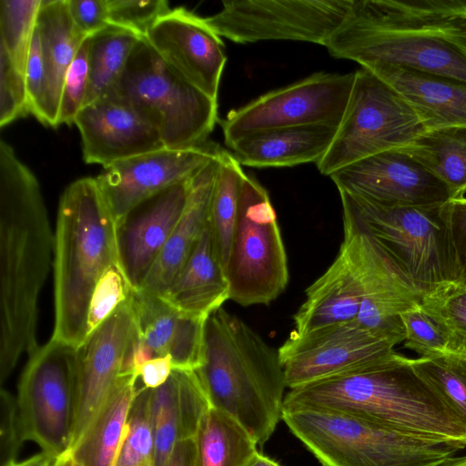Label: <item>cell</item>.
Listing matches in <instances>:
<instances>
[{
    "mask_svg": "<svg viewBox=\"0 0 466 466\" xmlns=\"http://www.w3.org/2000/svg\"><path fill=\"white\" fill-rule=\"evenodd\" d=\"M338 126L309 125L268 129L248 135L228 146L242 166L293 167L317 163L329 149Z\"/></svg>",
    "mask_w": 466,
    "mask_h": 466,
    "instance_id": "484cf974",
    "label": "cell"
},
{
    "mask_svg": "<svg viewBox=\"0 0 466 466\" xmlns=\"http://www.w3.org/2000/svg\"><path fill=\"white\" fill-rule=\"evenodd\" d=\"M395 345L354 319L290 333L279 352L289 390L387 358L396 352Z\"/></svg>",
    "mask_w": 466,
    "mask_h": 466,
    "instance_id": "9a60e30c",
    "label": "cell"
},
{
    "mask_svg": "<svg viewBox=\"0 0 466 466\" xmlns=\"http://www.w3.org/2000/svg\"><path fill=\"white\" fill-rule=\"evenodd\" d=\"M346 194L371 237L422 299L454 285L447 202L388 207Z\"/></svg>",
    "mask_w": 466,
    "mask_h": 466,
    "instance_id": "ba28073f",
    "label": "cell"
},
{
    "mask_svg": "<svg viewBox=\"0 0 466 466\" xmlns=\"http://www.w3.org/2000/svg\"><path fill=\"white\" fill-rule=\"evenodd\" d=\"M246 173L227 150L219 154L208 225L218 260L226 269L236 231L242 180Z\"/></svg>",
    "mask_w": 466,
    "mask_h": 466,
    "instance_id": "d6a6232c",
    "label": "cell"
},
{
    "mask_svg": "<svg viewBox=\"0 0 466 466\" xmlns=\"http://www.w3.org/2000/svg\"><path fill=\"white\" fill-rule=\"evenodd\" d=\"M221 149L211 142L187 149L164 147L118 161L104 168L96 181L118 226L144 201L190 179Z\"/></svg>",
    "mask_w": 466,
    "mask_h": 466,
    "instance_id": "2e32d148",
    "label": "cell"
},
{
    "mask_svg": "<svg viewBox=\"0 0 466 466\" xmlns=\"http://www.w3.org/2000/svg\"><path fill=\"white\" fill-rule=\"evenodd\" d=\"M354 0L226 1L206 22L221 37L248 44L290 40L326 46Z\"/></svg>",
    "mask_w": 466,
    "mask_h": 466,
    "instance_id": "4fadbf2b",
    "label": "cell"
},
{
    "mask_svg": "<svg viewBox=\"0 0 466 466\" xmlns=\"http://www.w3.org/2000/svg\"><path fill=\"white\" fill-rule=\"evenodd\" d=\"M83 158L104 168L164 148L158 130L132 105L111 94L82 107L76 116Z\"/></svg>",
    "mask_w": 466,
    "mask_h": 466,
    "instance_id": "ffe728a7",
    "label": "cell"
},
{
    "mask_svg": "<svg viewBox=\"0 0 466 466\" xmlns=\"http://www.w3.org/2000/svg\"><path fill=\"white\" fill-rule=\"evenodd\" d=\"M25 91L28 113L45 126L58 127L50 104L48 80L35 27L25 70Z\"/></svg>",
    "mask_w": 466,
    "mask_h": 466,
    "instance_id": "ab89813d",
    "label": "cell"
},
{
    "mask_svg": "<svg viewBox=\"0 0 466 466\" xmlns=\"http://www.w3.org/2000/svg\"><path fill=\"white\" fill-rule=\"evenodd\" d=\"M189 180L144 201L117 226L118 266L130 289L141 288L163 251L184 210Z\"/></svg>",
    "mask_w": 466,
    "mask_h": 466,
    "instance_id": "44dd1931",
    "label": "cell"
},
{
    "mask_svg": "<svg viewBox=\"0 0 466 466\" xmlns=\"http://www.w3.org/2000/svg\"><path fill=\"white\" fill-rule=\"evenodd\" d=\"M35 28L48 80L50 104L57 121L65 75L87 37L76 29L67 0H42Z\"/></svg>",
    "mask_w": 466,
    "mask_h": 466,
    "instance_id": "f546056e",
    "label": "cell"
},
{
    "mask_svg": "<svg viewBox=\"0 0 466 466\" xmlns=\"http://www.w3.org/2000/svg\"><path fill=\"white\" fill-rule=\"evenodd\" d=\"M106 3L109 25L140 37H145L154 24L171 10L165 0H106Z\"/></svg>",
    "mask_w": 466,
    "mask_h": 466,
    "instance_id": "b9f144b4",
    "label": "cell"
},
{
    "mask_svg": "<svg viewBox=\"0 0 466 466\" xmlns=\"http://www.w3.org/2000/svg\"><path fill=\"white\" fill-rule=\"evenodd\" d=\"M140 38L113 25L89 36V85L85 106L115 90Z\"/></svg>",
    "mask_w": 466,
    "mask_h": 466,
    "instance_id": "836d02e7",
    "label": "cell"
},
{
    "mask_svg": "<svg viewBox=\"0 0 466 466\" xmlns=\"http://www.w3.org/2000/svg\"><path fill=\"white\" fill-rule=\"evenodd\" d=\"M116 229L96 178L83 177L66 187L55 231L52 339L73 348L86 339L92 293L105 272L118 266Z\"/></svg>",
    "mask_w": 466,
    "mask_h": 466,
    "instance_id": "5b68a950",
    "label": "cell"
},
{
    "mask_svg": "<svg viewBox=\"0 0 466 466\" xmlns=\"http://www.w3.org/2000/svg\"><path fill=\"white\" fill-rule=\"evenodd\" d=\"M42 0L0 1V127L28 115L25 70Z\"/></svg>",
    "mask_w": 466,
    "mask_h": 466,
    "instance_id": "603a6c76",
    "label": "cell"
},
{
    "mask_svg": "<svg viewBox=\"0 0 466 466\" xmlns=\"http://www.w3.org/2000/svg\"><path fill=\"white\" fill-rule=\"evenodd\" d=\"M166 466H196V445L194 439L179 441Z\"/></svg>",
    "mask_w": 466,
    "mask_h": 466,
    "instance_id": "c3c4849f",
    "label": "cell"
},
{
    "mask_svg": "<svg viewBox=\"0 0 466 466\" xmlns=\"http://www.w3.org/2000/svg\"><path fill=\"white\" fill-rule=\"evenodd\" d=\"M174 369L170 356L154 357L137 368L135 374L141 385L157 389L167 382Z\"/></svg>",
    "mask_w": 466,
    "mask_h": 466,
    "instance_id": "7dc6e473",
    "label": "cell"
},
{
    "mask_svg": "<svg viewBox=\"0 0 466 466\" xmlns=\"http://www.w3.org/2000/svg\"><path fill=\"white\" fill-rule=\"evenodd\" d=\"M330 56L466 83V0H354Z\"/></svg>",
    "mask_w": 466,
    "mask_h": 466,
    "instance_id": "6da1fadb",
    "label": "cell"
},
{
    "mask_svg": "<svg viewBox=\"0 0 466 466\" xmlns=\"http://www.w3.org/2000/svg\"><path fill=\"white\" fill-rule=\"evenodd\" d=\"M152 389L138 384L127 421L116 466H152Z\"/></svg>",
    "mask_w": 466,
    "mask_h": 466,
    "instance_id": "74e56055",
    "label": "cell"
},
{
    "mask_svg": "<svg viewBox=\"0 0 466 466\" xmlns=\"http://www.w3.org/2000/svg\"><path fill=\"white\" fill-rule=\"evenodd\" d=\"M24 442L16 398L2 388L0 391L1 465L16 460Z\"/></svg>",
    "mask_w": 466,
    "mask_h": 466,
    "instance_id": "ee69618b",
    "label": "cell"
},
{
    "mask_svg": "<svg viewBox=\"0 0 466 466\" xmlns=\"http://www.w3.org/2000/svg\"><path fill=\"white\" fill-rule=\"evenodd\" d=\"M137 337L155 357L170 356L174 370H197L202 364L204 319L184 315L161 297L130 289Z\"/></svg>",
    "mask_w": 466,
    "mask_h": 466,
    "instance_id": "7402d4cb",
    "label": "cell"
},
{
    "mask_svg": "<svg viewBox=\"0 0 466 466\" xmlns=\"http://www.w3.org/2000/svg\"><path fill=\"white\" fill-rule=\"evenodd\" d=\"M219 154L190 178L184 210L139 290L162 297L187 260L208 222Z\"/></svg>",
    "mask_w": 466,
    "mask_h": 466,
    "instance_id": "cb8c5ba5",
    "label": "cell"
},
{
    "mask_svg": "<svg viewBox=\"0 0 466 466\" xmlns=\"http://www.w3.org/2000/svg\"><path fill=\"white\" fill-rule=\"evenodd\" d=\"M137 381L135 374H120L87 430L69 451L78 466L112 465L125 438Z\"/></svg>",
    "mask_w": 466,
    "mask_h": 466,
    "instance_id": "f1b7e54d",
    "label": "cell"
},
{
    "mask_svg": "<svg viewBox=\"0 0 466 466\" xmlns=\"http://www.w3.org/2000/svg\"><path fill=\"white\" fill-rule=\"evenodd\" d=\"M194 440L196 466H247L259 452L246 428L212 406L202 417Z\"/></svg>",
    "mask_w": 466,
    "mask_h": 466,
    "instance_id": "1f68e13d",
    "label": "cell"
},
{
    "mask_svg": "<svg viewBox=\"0 0 466 466\" xmlns=\"http://www.w3.org/2000/svg\"><path fill=\"white\" fill-rule=\"evenodd\" d=\"M154 450L152 466H166L176 444L185 440L178 383L173 370L166 383L152 392Z\"/></svg>",
    "mask_w": 466,
    "mask_h": 466,
    "instance_id": "8d00e7d4",
    "label": "cell"
},
{
    "mask_svg": "<svg viewBox=\"0 0 466 466\" xmlns=\"http://www.w3.org/2000/svg\"><path fill=\"white\" fill-rule=\"evenodd\" d=\"M89 85V36L79 47L62 84L57 122L74 124L85 106Z\"/></svg>",
    "mask_w": 466,
    "mask_h": 466,
    "instance_id": "f35d334b",
    "label": "cell"
},
{
    "mask_svg": "<svg viewBox=\"0 0 466 466\" xmlns=\"http://www.w3.org/2000/svg\"><path fill=\"white\" fill-rule=\"evenodd\" d=\"M446 213L455 264L454 285L466 289V198L449 200Z\"/></svg>",
    "mask_w": 466,
    "mask_h": 466,
    "instance_id": "f6af8a7d",
    "label": "cell"
},
{
    "mask_svg": "<svg viewBox=\"0 0 466 466\" xmlns=\"http://www.w3.org/2000/svg\"><path fill=\"white\" fill-rule=\"evenodd\" d=\"M247 466H281L273 459L258 452Z\"/></svg>",
    "mask_w": 466,
    "mask_h": 466,
    "instance_id": "816d5d0a",
    "label": "cell"
},
{
    "mask_svg": "<svg viewBox=\"0 0 466 466\" xmlns=\"http://www.w3.org/2000/svg\"><path fill=\"white\" fill-rule=\"evenodd\" d=\"M161 298L180 313L204 319L229 299V282L217 257L208 222Z\"/></svg>",
    "mask_w": 466,
    "mask_h": 466,
    "instance_id": "83f0119b",
    "label": "cell"
},
{
    "mask_svg": "<svg viewBox=\"0 0 466 466\" xmlns=\"http://www.w3.org/2000/svg\"><path fill=\"white\" fill-rule=\"evenodd\" d=\"M130 287L117 265L109 268L98 280L90 299L86 337L106 320L127 299Z\"/></svg>",
    "mask_w": 466,
    "mask_h": 466,
    "instance_id": "60d3db41",
    "label": "cell"
},
{
    "mask_svg": "<svg viewBox=\"0 0 466 466\" xmlns=\"http://www.w3.org/2000/svg\"><path fill=\"white\" fill-rule=\"evenodd\" d=\"M343 241L360 283L362 300L357 320L396 345L405 340L400 315L421 304L422 297L371 237L350 198L339 192Z\"/></svg>",
    "mask_w": 466,
    "mask_h": 466,
    "instance_id": "7c38bea8",
    "label": "cell"
},
{
    "mask_svg": "<svg viewBox=\"0 0 466 466\" xmlns=\"http://www.w3.org/2000/svg\"><path fill=\"white\" fill-rule=\"evenodd\" d=\"M436 466H466V454L454 455L443 461L440 462Z\"/></svg>",
    "mask_w": 466,
    "mask_h": 466,
    "instance_id": "f5cc1de1",
    "label": "cell"
},
{
    "mask_svg": "<svg viewBox=\"0 0 466 466\" xmlns=\"http://www.w3.org/2000/svg\"><path fill=\"white\" fill-rule=\"evenodd\" d=\"M118 453H119V451H118ZM118 453H117V455H116V459L114 460V461H113L111 466H116V461H117ZM54 466H78V465L76 462V461L74 460V458H73L72 454L70 453V451H68L65 452L64 454H62L61 456H59L56 459V463H55Z\"/></svg>",
    "mask_w": 466,
    "mask_h": 466,
    "instance_id": "f907efd6",
    "label": "cell"
},
{
    "mask_svg": "<svg viewBox=\"0 0 466 466\" xmlns=\"http://www.w3.org/2000/svg\"><path fill=\"white\" fill-rule=\"evenodd\" d=\"M329 177L339 192L388 207L438 205L451 199L440 179L400 149L363 158Z\"/></svg>",
    "mask_w": 466,
    "mask_h": 466,
    "instance_id": "ac0fdd59",
    "label": "cell"
},
{
    "mask_svg": "<svg viewBox=\"0 0 466 466\" xmlns=\"http://www.w3.org/2000/svg\"><path fill=\"white\" fill-rule=\"evenodd\" d=\"M136 328L128 298L76 348L75 427L78 442L113 390Z\"/></svg>",
    "mask_w": 466,
    "mask_h": 466,
    "instance_id": "e0dca14e",
    "label": "cell"
},
{
    "mask_svg": "<svg viewBox=\"0 0 466 466\" xmlns=\"http://www.w3.org/2000/svg\"><path fill=\"white\" fill-rule=\"evenodd\" d=\"M398 92L426 130L466 127V83L391 66L363 67Z\"/></svg>",
    "mask_w": 466,
    "mask_h": 466,
    "instance_id": "d4e9b609",
    "label": "cell"
},
{
    "mask_svg": "<svg viewBox=\"0 0 466 466\" xmlns=\"http://www.w3.org/2000/svg\"><path fill=\"white\" fill-rule=\"evenodd\" d=\"M144 38L171 68L218 101L226 48L205 18L184 7L171 9Z\"/></svg>",
    "mask_w": 466,
    "mask_h": 466,
    "instance_id": "d6986e66",
    "label": "cell"
},
{
    "mask_svg": "<svg viewBox=\"0 0 466 466\" xmlns=\"http://www.w3.org/2000/svg\"><path fill=\"white\" fill-rule=\"evenodd\" d=\"M405 347L422 358L466 353V344L437 315L420 304L400 315Z\"/></svg>",
    "mask_w": 466,
    "mask_h": 466,
    "instance_id": "e575fe53",
    "label": "cell"
},
{
    "mask_svg": "<svg viewBox=\"0 0 466 466\" xmlns=\"http://www.w3.org/2000/svg\"><path fill=\"white\" fill-rule=\"evenodd\" d=\"M58 457L41 451L34 454L27 459L17 461L12 460L1 466H54Z\"/></svg>",
    "mask_w": 466,
    "mask_h": 466,
    "instance_id": "681fc988",
    "label": "cell"
},
{
    "mask_svg": "<svg viewBox=\"0 0 466 466\" xmlns=\"http://www.w3.org/2000/svg\"><path fill=\"white\" fill-rule=\"evenodd\" d=\"M421 306L441 318L466 344V289L451 285L423 298Z\"/></svg>",
    "mask_w": 466,
    "mask_h": 466,
    "instance_id": "7bdbcfd3",
    "label": "cell"
},
{
    "mask_svg": "<svg viewBox=\"0 0 466 466\" xmlns=\"http://www.w3.org/2000/svg\"><path fill=\"white\" fill-rule=\"evenodd\" d=\"M440 179L451 199L466 192V127L425 130L408 146L399 148Z\"/></svg>",
    "mask_w": 466,
    "mask_h": 466,
    "instance_id": "4dcf8cb0",
    "label": "cell"
},
{
    "mask_svg": "<svg viewBox=\"0 0 466 466\" xmlns=\"http://www.w3.org/2000/svg\"><path fill=\"white\" fill-rule=\"evenodd\" d=\"M426 130L410 105L370 70L355 71L350 99L327 152L325 176L363 158L404 147Z\"/></svg>",
    "mask_w": 466,
    "mask_h": 466,
    "instance_id": "9c48e42d",
    "label": "cell"
},
{
    "mask_svg": "<svg viewBox=\"0 0 466 466\" xmlns=\"http://www.w3.org/2000/svg\"><path fill=\"white\" fill-rule=\"evenodd\" d=\"M111 94L136 107L158 130L167 148L205 145L218 121V101L171 68L144 37Z\"/></svg>",
    "mask_w": 466,
    "mask_h": 466,
    "instance_id": "52a82bcc",
    "label": "cell"
},
{
    "mask_svg": "<svg viewBox=\"0 0 466 466\" xmlns=\"http://www.w3.org/2000/svg\"><path fill=\"white\" fill-rule=\"evenodd\" d=\"M411 364L466 426V353L420 357Z\"/></svg>",
    "mask_w": 466,
    "mask_h": 466,
    "instance_id": "d590c367",
    "label": "cell"
},
{
    "mask_svg": "<svg viewBox=\"0 0 466 466\" xmlns=\"http://www.w3.org/2000/svg\"><path fill=\"white\" fill-rule=\"evenodd\" d=\"M282 420L322 466H436L466 449L332 410H283Z\"/></svg>",
    "mask_w": 466,
    "mask_h": 466,
    "instance_id": "8992f818",
    "label": "cell"
},
{
    "mask_svg": "<svg viewBox=\"0 0 466 466\" xmlns=\"http://www.w3.org/2000/svg\"><path fill=\"white\" fill-rule=\"evenodd\" d=\"M196 372L210 406L235 418L263 446L282 420L287 385L279 349L220 307L205 321Z\"/></svg>",
    "mask_w": 466,
    "mask_h": 466,
    "instance_id": "277c9868",
    "label": "cell"
},
{
    "mask_svg": "<svg viewBox=\"0 0 466 466\" xmlns=\"http://www.w3.org/2000/svg\"><path fill=\"white\" fill-rule=\"evenodd\" d=\"M354 77L355 72L315 73L232 110L221 124L226 145L273 128L309 125L339 127Z\"/></svg>",
    "mask_w": 466,
    "mask_h": 466,
    "instance_id": "5bb4252c",
    "label": "cell"
},
{
    "mask_svg": "<svg viewBox=\"0 0 466 466\" xmlns=\"http://www.w3.org/2000/svg\"><path fill=\"white\" fill-rule=\"evenodd\" d=\"M40 185L13 147L0 142V383L37 348L39 293L54 251Z\"/></svg>",
    "mask_w": 466,
    "mask_h": 466,
    "instance_id": "7a4b0ae2",
    "label": "cell"
},
{
    "mask_svg": "<svg viewBox=\"0 0 466 466\" xmlns=\"http://www.w3.org/2000/svg\"><path fill=\"white\" fill-rule=\"evenodd\" d=\"M76 348L52 339L25 366L15 396L24 441L59 457L71 447L75 427Z\"/></svg>",
    "mask_w": 466,
    "mask_h": 466,
    "instance_id": "8fae6325",
    "label": "cell"
},
{
    "mask_svg": "<svg viewBox=\"0 0 466 466\" xmlns=\"http://www.w3.org/2000/svg\"><path fill=\"white\" fill-rule=\"evenodd\" d=\"M76 29L88 37L109 26L106 0H67Z\"/></svg>",
    "mask_w": 466,
    "mask_h": 466,
    "instance_id": "bcb514c9",
    "label": "cell"
},
{
    "mask_svg": "<svg viewBox=\"0 0 466 466\" xmlns=\"http://www.w3.org/2000/svg\"><path fill=\"white\" fill-rule=\"evenodd\" d=\"M316 408L358 416L422 435L466 441V426L415 371L394 354L289 389L283 410Z\"/></svg>",
    "mask_w": 466,
    "mask_h": 466,
    "instance_id": "3957f363",
    "label": "cell"
},
{
    "mask_svg": "<svg viewBox=\"0 0 466 466\" xmlns=\"http://www.w3.org/2000/svg\"><path fill=\"white\" fill-rule=\"evenodd\" d=\"M361 300L360 280L340 246L331 265L306 289L305 300L293 317L291 333L305 334L357 319Z\"/></svg>",
    "mask_w": 466,
    "mask_h": 466,
    "instance_id": "4316f807",
    "label": "cell"
},
{
    "mask_svg": "<svg viewBox=\"0 0 466 466\" xmlns=\"http://www.w3.org/2000/svg\"><path fill=\"white\" fill-rule=\"evenodd\" d=\"M229 299L241 306L268 305L289 283L288 257L266 188L245 175L236 231L225 269Z\"/></svg>",
    "mask_w": 466,
    "mask_h": 466,
    "instance_id": "30bf717a",
    "label": "cell"
}]
</instances>
